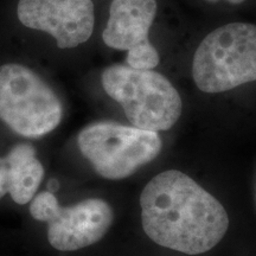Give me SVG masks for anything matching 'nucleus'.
I'll list each match as a JSON object with an SVG mask.
<instances>
[{
  "label": "nucleus",
  "mask_w": 256,
  "mask_h": 256,
  "mask_svg": "<svg viewBox=\"0 0 256 256\" xmlns=\"http://www.w3.org/2000/svg\"><path fill=\"white\" fill-rule=\"evenodd\" d=\"M20 23L52 36L60 49H72L86 43L94 30L92 0H19Z\"/></svg>",
  "instance_id": "7"
},
{
  "label": "nucleus",
  "mask_w": 256,
  "mask_h": 256,
  "mask_svg": "<svg viewBox=\"0 0 256 256\" xmlns=\"http://www.w3.org/2000/svg\"><path fill=\"white\" fill-rule=\"evenodd\" d=\"M206 2H218V0H206ZM226 2H232V4H241V2H244V0H226Z\"/></svg>",
  "instance_id": "13"
},
{
  "label": "nucleus",
  "mask_w": 256,
  "mask_h": 256,
  "mask_svg": "<svg viewBox=\"0 0 256 256\" xmlns=\"http://www.w3.org/2000/svg\"><path fill=\"white\" fill-rule=\"evenodd\" d=\"M8 166V194L24 206L36 196L44 177V168L30 144H18L5 156Z\"/></svg>",
  "instance_id": "9"
},
{
  "label": "nucleus",
  "mask_w": 256,
  "mask_h": 256,
  "mask_svg": "<svg viewBox=\"0 0 256 256\" xmlns=\"http://www.w3.org/2000/svg\"><path fill=\"white\" fill-rule=\"evenodd\" d=\"M48 186H49V188H50V192H54L58 188L60 185H58V183H57V180H55V179H51V180L49 182V184H48Z\"/></svg>",
  "instance_id": "12"
},
{
  "label": "nucleus",
  "mask_w": 256,
  "mask_h": 256,
  "mask_svg": "<svg viewBox=\"0 0 256 256\" xmlns=\"http://www.w3.org/2000/svg\"><path fill=\"white\" fill-rule=\"evenodd\" d=\"M146 235L162 247L188 255L209 252L222 241L229 216L212 194L177 170L156 174L140 196Z\"/></svg>",
  "instance_id": "1"
},
{
  "label": "nucleus",
  "mask_w": 256,
  "mask_h": 256,
  "mask_svg": "<svg viewBox=\"0 0 256 256\" xmlns=\"http://www.w3.org/2000/svg\"><path fill=\"white\" fill-rule=\"evenodd\" d=\"M58 96L36 72L22 64L0 66V120L25 138H40L58 126Z\"/></svg>",
  "instance_id": "4"
},
{
  "label": "nucleus",
  "mask_w": 256,
  "mask_h": 256,
  "mask_svg": "<svg viewBox=\"0 0 256 256\" xmlns=\"http://www.w3.org/2000/svg\"><path fill=\"white\" fill-rule=\"evenodd\" d=\"M156 14V0H113L110 19L102 34L112 49L128 51L127 66L134 69H154L159 54L148 40Z\"/></svg>",
  "instance_id": "6"
},
{
  "label": "nucleus",
  "mask_w": 256,
  "mask_h": 256,
  "mask_svg": "<svg viewBox=\"0 0 256 256\" xmlns=\"http://www.w3.org/2000/svg\"><path fill=\"white\" fill-rule=\"evenodd\" d=\"M8 194V166L5 156L0 158V200Z\"/></svg>",
  "instance_id": "11"
},
{
  "label": "nucleus",
  "mask_w": 256,
  "mask_h": 256,
  "mask_svg": "<svg viewBox=\"0 0 256 256\" xmlns=\"http://www.w3.org/2000/svg\"><path fill=\"white\" fill-rule=\"evenodd\" d=\"M102 87L121 104L130 122L140 130H168L182 114L183 104L177 89L153 69L112 66L102 74Z\"/></svg>",
  "instance_id": "2"
},
{
  "label": "nucleus",
  "mask_w": 256,
  "mask_h": 256,
  "mask_svg": "<svg viewBox=\"0 0 256 256\" xmlns=\"http://www.w3.org/2000/svg\"><path fill=\"white\" fill-rule=\"evenodd\" d=\"M58 204V200L52 192L43 191L32 198L30 214L34 220L46 223Z\"/></svg>",
  "instance_id": "10"
},
{
  "label": "nucleus",
  "mask_w": 256,
  "mask_h": 256,
  "mask_svg": "<svg viewBox=\"0 0 256 256\" xmlns=\"http://www.w3.org/2000/svg\"><path fill=\"white\" fill-rule=\"evenodd\" d=\"M80 151L95 172L110 180L132 176L162 151L158 132L114 122H95L78 134Z\"/></svg>",
  "instance_id": "5"
},
{
  "label": "nucleus",
  "mask_w": 256,
  "mask_h": 256,
  "mask_svg": "<svg viewBox=\"0 0 256 256\" xmlns=\"http://www.w3.org/2000/svg\"><path fill=\"white\" fill-rule=\"evenodd\" d=\"M114 220L107 202L90 198L72 206L60 204L48 220V241L60 252H75L104 238Z\"/></svg>",
  "instance_id": "8"
},
{
  "label": "nucleus",
  "mask_w": 256,
  "mask_h": 256,
  "mask_svg": "<svg viewBox=\"0 0 256 256\" xmlns=\"http://www.w3.org/2000/svg\"><path fill=\"white\" fill-rule=\"evenodd\" d=\"M192 76L209 94L256 81V25L232 23L208 34L194 54Z\"/></svg>",
  "instance_id": "3"
}]
</instances>
